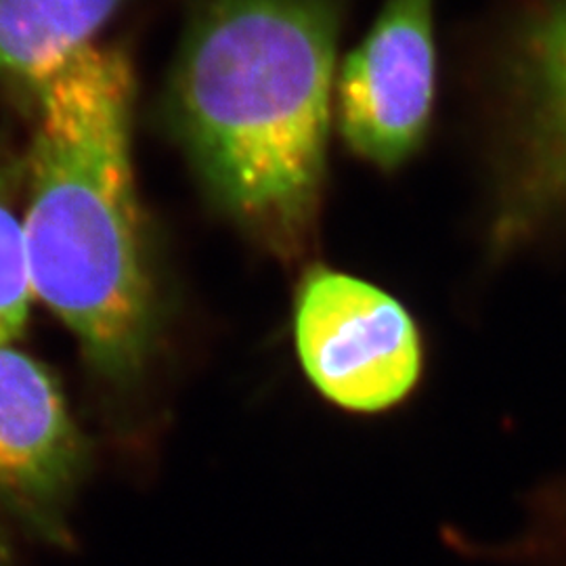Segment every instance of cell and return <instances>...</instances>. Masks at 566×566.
<instances>
[{
	"instance_id": "8992f818",
	"label": "cell",
	"mask_w": 566,
	"mask_h": 566,
	"mask_svg": "<svg viewBox=\"0 0 566 566\" xmlns=\"http://www.w3.org/2000/svg\"><path fill=\"white\" fill-rule=\"evenodd\" d=\"M122 0H0V76L39 86L112 20Z\"/></svg>"
},
{
	"instance_id": "3957f363",
	"label": "cell",
	"mask_w": 566,
	"mask_h": 566,
	"mask_svg": "<svg viewBox=\"0 0 566 566\" xmlns=\"http://www.w3.org/2000/svg\"><path fill=\"white\" fill-rule=\"evenodd\" d=\"M296 348L313 386L350 411L403 401L422 371V343L403 304L374 283L313 269L298 292Z\"/></svg>"
},
{
	"instance_id": "7a4b0ae2",
	"label": "cell",
	"mask_w": 566,
	"mask_h": 566,
	"mask_svg": "<svg viewBox=\"0 0 566 566\" xmlns=\"http://www.w3.org/2000/svg\"><path fill=\"white\" fill-rule=\"evenodd\" d=\"M32 93L23 233L34 294L74 332L91 364L128 376L156 329L130 156V63L116 49L88 44Z\"/></svg>"
},
{
	"instance_id": "5b68a950",
	"label": "cell",
	"mask_w": 566,
	"mask_h": 566,
	"mask_svg": "<svg viewBox=\"0 0 566 566\" xmlns=\"http://www.w3.org/2000/svg\"><path fill=\"white\" fill-rule=\"evenodd\" d=\"M84 464V443L55 376L0 346V502L34 531L61 539L63 507Z\"/></svg>"
},
{
	"instance_id": "ba28073f",
	"label": "cell",
	"mask_w": 566,
	"mask_h": 566,
	"mask_svg": "<svg viewBox=\"0 0 566 566\" xmlns=\"http://www.w3.org/2000/svg\"><path fill=\"white\" fill-rule=\"evenodd\" d=\"M526 63L542 112L566 145V0L535 28Z\"/></svg>"
},
{
	"instance_id": "52a82bcc",
	"label": "cell",
	"mask_w": 566,
	"mask_h": 566,
	"mask_svg": "<svg viewBox=\"0 0 566 566\" xmlns=\"http://www.w3.org/2000/svg\"><path fill=\"white\" fill-rule=\"evenodd\" d=\"M34 296L23 223L11 206V177L0 160V346L25 327Z\"/></svg>"
},
{
	"instance_id": "6da1fadb",
	"label": "cell",
	"mask_w": 566,
	"mask_h": 566,
	"mask_svg": "<svg viewBox=\"0 0 566 566\" xmlns=\"http://www.w3.org/2000/svg\"><path fill=\"white\" fill-rule=\"evenodd\" d=\"M334 0H198L170 114L224 208L280 250L317 210L332 120Z\"/></svg>"
},
{
	"instance_id": "277c9868",
	"label": "cell",
	"mask_w": 566,
	"mask_h": 566,
	"mask_svg": "<svg viewBox=\"0 0 566 566\" xmlns=\"http://www.w3.org/2000/svg\"><path fill=\"white\" fill-rule=\"evenodd\" d=\"M432 0H386L338 74L344 142L367 163L395 168L424 139L434 103Z\"/></svg>"
},
{
	"instance_id": "9c48e42d",
	"label": "cell",
	"mask_w": 566,
	"mask_h": 566,
	"mask_svg": "<svg viewBox=\"0 0 566 566\" xmlns=\"http://www.w3.org/2000/svg\"><path fill=\"white\" fill-rule=\"evenodd\" d=\"M0 566H11V556H9V547H7V542L2 539V535H0Z\"/></svg>"
}]
</instances>
